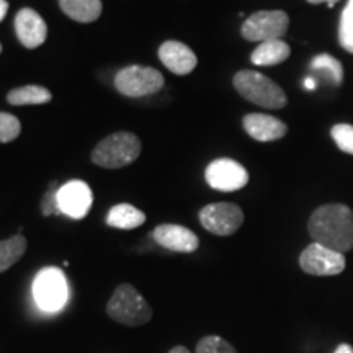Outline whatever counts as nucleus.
<instances>
[{
	"label": "nucleus",
	"mask_w": 353,
	"mask_h": 353,
	"mask_svg": "<svg viewBox=\"0 0 353 353\" xmlns=\"http://www.w3.org/2000/svg\"><path fill=\"white\" fill-rule=\"evenodd\" d=\"M201 226L214 236H232L244 223V213L234 203H211L201 208Z\"/></svg>",
	"instance_id": "6e6552de"
},
{
	"label": "nucleus",
	"mask_w": 353,
	"mask_h": 353,
	"mask_svg": "<svg viewBox=\"0 0 353 353\" xmlns=\"http://www.w3.org/2000/svg\"><path fill=\"white\" fill-rule=\"evenodd\" d=\"M299 265L307 275L334 276L341 275L345 270V257L337 250L312 242L303 250L301 257H299Z\"/></svg>",
	"instance_id": "1a4fd4ad"
},
{
	"label": "nucleus",
	"mask_w": 353,
	"mask_h": 353,
	"mask_svg": "<svg viewBox=\"0 0 353 353\" xmlns=\"http://www.w3.org/2000/svg\"><path fill=\"white\" fill-rule=\"evenodd\" d=\"M159 59L170 72L176 76H187L196 68V54L187 44L180 41H165L159 48Z\"/></svg>",
	"instance_id": "4468645a"
},
{
	"label": "nucleus",
	"mask_w": 353,
	"mask_h": 353,
	"mask_svg": "<svg viewBox=\"0 0 353 353\" xmlns=\"http://www.w3.org/2000/svg\"><path fill=\"white\" fill-rule=\"evenodd\" d=\"M309 3H314V6H317V3H327L329 7H334L335 3L339 2V0H307Z\"/></svg>",
	"instance_id": "c85d7f7f"
},
{
	"label": "nucleus",
	"mask_w": 353,
	"mask_h": 353,
	"mask_svg": "<svg viewBox=\"0 0 353 353\" xmlns=\"http://www.w3.org/2000/svg\"><path fill=\"white\" fill-rule=\"evenodd\" d=\"M304 87H306L307 90H314V88H316V82H314V79H312V77H307L306 81H304Z\"/></svg>",
	"instance_id": "c756f323"
},
{
	"label": "nucleus",
	"mask_w": 353,
	"mask_h": 353,
	"mask_svg": "<svg viewBox=\"0 0 353 353\" xmlns=\"http://www.w3.org/2000/svg\"><path fill=\"white\" fill-rule=\"evenodd\" d=\"M141 154V141L128 131L113 132L92 151V162L103 169H121L132 164Z\"/></svg>",
	"instance_id": "7ed1b4c3"
},
{
	"label": "nucleus",
	"mask_w": 353,
	"mask_h": 353,
	"mask_svg": "<svg viewBox=\"0 0 353 353\" xmlns=\"http://www.w3.org/2000/svg\"><path fill=\"white\" fill-rule=\"evenodd\" d=\"M334 353H353V347L348 345V343H342V345L337 347V350Z\"/></svg>",
	"instance_id": "cd10ccee"
},
{
	"label": "nucleus",
	"mask_w": 353,
	"mask_h": 353,
	"mask_svg": "<svg viewBox=\"0 0 353 353\" xmlns=\"http://www.w3.org/2000/svg\"><path fill=\"white\" fill-rule=\"evenodd\" d=\"M312 70L316 72L324 74V76L329 77V81L335 83V85H341L343 81V69L341 61L335 59L334 56L330 54H317L311 63Z\"/></svg>",
	"instance_id": "412c9836"
},
{
	"label": "nucleus",
	"mask_w": 353,
	"mask_h": 353,
	"mask_svg": "<svg viewBox=\"0 0 353 353\" xmlns=\"http://www.w3.org/2000/svg\"><path fill=\"white\" fill-rule=\"evenodd\" d=\"M33 294L43 311H57L68 299V281L64 273L56 267L39 270L33 281Z\"/></svg>",
	"instance_id": "0eeeda50"
},
{
	"label": "nucleus",
	"mask_w": 353,
	"mask_h": 353,
	"mask_svg": "<svg viewBox=\"0 0 353 353\" xmlns=\"http://www.w3.org/2000/svg\"><path fill=\"white\" fill-rule=\"evenodd\" d=\"M21 125L17 117L0 112V143H12L20 136Z\"/></svg>",
	"instance_id": "b1692460"
},
{
	"label": "nucleus",
	"mask_w": 353,
	"mask_h": 353,
	"mask_svg": "<svg viewBox=\"0 0 353 353\" xmlns=\"http://www.w3.org/2000/svg\"><path fill=\"white\" fill-rule=\"evenodd\" d=\"M0 52H2V44H0Z\"/></svg>",
	"instance_id": "2f4dec72"
},
{
	"label": "nucleus",
	"mask_w": 353,
	"mask_h": 353,
	"mask_svg": "<svg viewBox=\"0 0 353 353\" xmlns=\"http://www.w3.org/2000/svg\"><path fill=\"white\" fill-rule=\"evenodd\" d=\"M339 41L347 52L353 54V0H348L339 25Z\"/></svg>",
	"instance_id": "4be33fe9"
},
{
	"label": "nucleus",
	"mask_w": 353,
	"mask_h": 353,
	"mask_svg": "<svg viewBox=\"0 0 353 353\" xmlns=\"http://www.w3.org/2000/svg\"><path fill=\"white\" fill-rule=\"evenodd\" d=\"M291 54L290 44L285 43L283 39H270V41L260 43L257 48L252 51L250 61L255 65H262V68H268V65H276L286 61Z\"/></svg>",
	"instance_id": "dca6fc26"
},
{
	"label": "nucleus",
	"mask_w": 353,
	"mask_h": 353,
	"mask_svg": "<svg viewBox=\"0 0 353 353\" xmlns=\"http://www.w3.org/2000/svg\"><path fill=\"white\" fill-rule=\"evenodd\" d=\"M335 144L342 149L343 152L353 156V126L352 125H335L330 131Z\"/></svg>",
	"instance_id": "393cba45"
},
{
	"label": "nucleus",
	"mask_w": 353,
	"mask_h": 353,
	"mask_svg": "<svg viewBox=\"0 0 353 353\" xmlns=\"http://www.w3.org/2000/svg\"><path fill=\"white\" fill-rule=\"evenodd\" d=\"M206 182L219 192H237L249 183V172L232 159H216L206 167Z\"/></svg>",
	"instance_id": "9d476101"
},
{
	"label": "nucleus",
	"mask_w": 353,
	"mask_h": 353,
	"mask_svg": "<svg viewBox=\"0 0 353 353\" xmlns=\"http://www.w3.org/2000/svg\"><path fill=\"white\" fill-rule=\"evenodd\" d=\"M107 314L126 327H139L152 319V307L134 286L123 283L113 291L107 304Z\"/></svg>",
	"instance_id": "f03ea898"
},
{
	"label": "nucleus",
	"mask_w": 353,
	"mask_h": 353,
	"mask_svg": "<svg viewBox=\"0 0 353 353\" xmlns=\"http://www.w3.org/2000/svg\"><path fill=\"white\" fill-rule=\"evenodd\" d=\"M242 125H244L247 134L255 141H260V143L281 139L288 132V126L283 121L275 117H270V114L262 113L247 114Z\"/></svg>",
	"instance_id": "2eb2a0df"
},
{
	"label": "nucleus",
	"mask_w": 353,
	"mask_h": 353,
	"mask_svg": "<svg viewBox=\"0 0 353 353\" xmlns=\"http://www.w3.org/2000/svg\"><path fill=\"white\" fill-rule=\"evenodd\" d=\"M145 223V214L143 211L134 208L130 203H120L113 206L107 214V224L114 229H123V231H131L143 226Z\"/></svg>",
	"instance_id": "a211bd4d"
},
{
	"label": "nucleus",
	"mask_w": 353,
	"mask_h": 353,
	"mask_svg": "<svg viewBox=\"0 0 353 353\" xmlns=\"http://www.w3.org/2000/svg\"><path fill=\"white\" fill-rule=\"evenodd\" d=\"M52 99L51 92L41 85H23L17 87L8 92L7 101L15 107H23V105H44L50 103Z\"/></svg>",
	"instance_id": "6ab92c4d"
},
{
	"label": "nucleus",
	"mask_w": 353,
	"mask_h": 353,
	"mask_svg": "<svg viewBox=\"0 0 353 353\" xmlns=\"http://www.w3.org/2000/svg\"><path fill=\"white\" fill-rule=\"evenodd\" d=\"M307 231L317 244L345 254L353 249V211L341 203L322 205L309 218Z\"/></svg>",
	"instance_id": "f257e3e1"
},
{
	"label": "nucleus",
	"mask_w": 353,
	"mask_h": 353,
	"mask_svg": "<svg viewBox=\"0 0 353 353\" xmlns=\"http://www.w3.org/2000/svg\"><path fill=\"white\" fill-rule=\"evenodd\" d=\"M92 201H94V195H92L90 187L81 180L68 182L57 192L59 211L74 219L85 218L92 208Z\"/></svg>",
	"instance_id": "9b49d317"
},
{
	"label": "nucleus",
	"mask_w": 353,
	"mask_h": 353,
	"mask_svg": "<svg viewBox=\"0 0 353 353\" xmlns=\"http://www.w3.org/2000/svg\"><path fill=\"white\" fill-rule=\"evenodd\" d=\"M57 192H59V188H56V183H51V188L48 190L41 203V211L44 216L61 213L59 205H57Z\"/></svg>",
	"instance_id": "a878e982"
},
{
	"label": "nucleus",
	"mask_w": 353,
	"mask_h": 353,
	"mask_svg": "<svg viewBox=\"0 0 353 353\" xmlns=\"http://www.w3.org/2000/svg\"><path fill=\"white\" fill-rule=\"evenodd\" d=\"M59 7L69 19L79 23H94L103 10L101 0H59Z\"/></svg>",
	"instance_id": "f3484780"
},
{
	"label": "nucleus",
	"mask_w": 353,
	"mask_h": 353,
	"mask_svg": "<svg viewBox=\"0 0 353 353\" xmlns=\"http://www.w3.org/2000/svg\"><path fill=\"white\" fill-rule=\"evenodd\" d=\"M15 32L25 48L34 50L46 41L48 26L43 17L33 8H21L15 17Z\"/></svg>",
	"instance_id": "ddd939ff"
},
{
	"label": "nucleus",
	"mask_w": 353,
	"mask_h": 353,
	"mask_svg": "<svg viewBox=\"0 0 353 353\" xmlns=\"http://www.w3.org/2000/svg\"><path fill=\"white\" fill-rule=\"evenodd\" d=\"M7 12H8V3H7V0H0V21L6 19Z\"/></svg>",
	"instance_id": "bb28decb"
},
{
	"label": "nucleus",
	"mask_w": 353,
	"mask_h": 353,
	"mask_svg": "<svg viewBox=\"0 0 353 353\" xmlns=\"http://www.w3.org/2000/svg\"><path fill=\"white\" fill-rule=\"evenodd\" d=\"M169 353H192V352H190L187 347H182V345H176V347H174V348H172V350H170Z\"/></svg>",
	"instance_id": "7c9ffc66"
},
{
	"label": "nucleus",
	"mask_w": 353,
	"mask_h": 353,
	"mask_svg": "<svg viewBox=\"0 0 353 353\" xmlns=\"http://www.w3.org/2000/svg\"><path fill=\"white\" fill-rule=\"evenodd\" d=\"M26 252V239L21 234L0 241V273H3L12 265H15Z\"/></svg>",
	"instance_id": "aec40b11"
},
{
	"label": "nucleus",
	"mask_w": 353,
	"mask_h": 353,
	"mask_svg": "<svg viewBox=\"0 0 353 353\" xmlns=\"http://www.w3.org/2000/svg\"><path fill=\"white\" fill-rule=\"evenodd\" d=\"M152 239L164 249L180 254L195 252L200 245L196 234L179 224H161L152 231Z\"/></svg>",
	"instance_id": "f8f14e48"
},
{
	"label": "nucleus",
	"mask_w": 353,
	"mask_h": 353,
	"mask_svg": "<svg viewBox=\"0 0 353 353\" xmlns=\"http://www.w3.org/2000/svg\"><path fill=\"white\" fill-rule=\"evenodd\" d=\"M195 353H237V350L218 335H206L198 342Z\"/></svg>",
	"instance_id": "5701e85b"
},
{
	"label": "nucleus",
	"mask_w": 353,
	"mask_h": 353,
	"mask_svg": "<svg viewBox=\"0 0 353 353\" xmlns=\"http://www.w3.org/2000/svg\"><path fill=\"white\" fill-rule=\"evenodd\" d=\"M290 17L283 10H260L250 15L242 25V37L247 41L263 43L281 39L288 32Z\"/></svg>",
	"instance_id": "423d86ee"
},
{
	"label": "nucleus",
	"mask_w": 353,
	"mask_h": 353,
	"mask_svg": "<svg viewBox=\"0 0 353 353\" xmlns=\"http://www.w3.org/2000/svg\"><path fill=\"white\" fill-rule=\"evenodd\" d=\"M234 87L245 100L262 108L280 110L286 107L288 99L278 83L255 70H241L234 76Z\"/></svg>",
	"instance_id": "20e7f679"
},
{
	"label": "nucleus",
	"mask_w": 353,
	"mask_h": 353,
	"mask_svg": "<svg viewBox=\"0 0 353 353\" xmlns=\"http://www.w3.org/2000/svg\"><path fill=\"white\" fill-rule=\"evenodd\" d=\"M164 76L154 68L128 65L114 76V87L121 95L130 99H143L157 94L164 87Z\"/></svg>",
	"instance_id": "39448f33"
}]
</instances>
